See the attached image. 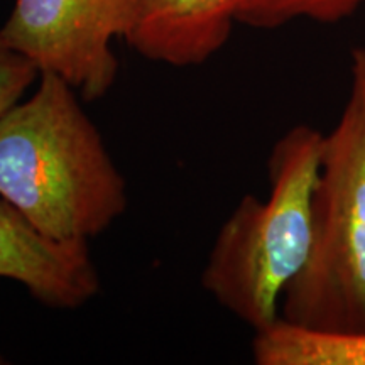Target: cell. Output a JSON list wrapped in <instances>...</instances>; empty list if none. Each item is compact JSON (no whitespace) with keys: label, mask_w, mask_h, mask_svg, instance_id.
<instances>
[{"label":"cell","mask_w":365,"mask_h":365,"mask_svg":"<svg viewBox=\"0 0 365 365\" xmlns=\"http://www.w3.org/2000/svg\"><path fill=\"white\" fill-rule=\"evenodd\" d=\"M0 277L19 282L48 308L76 309L97 296L98 271L88 244L44 237L0 198Z\"/></svg>","instance_id":"cell-5"},{"label":"cell","mask_w":365,"mask_h":365,"mask_svg":"<svg viewBox=\"0 0 365 365\" xmlns=\"http://www.w3.org/2000/svg\"><path fill=\"white\" fill-rule=\"evenodd\" d=\"M239 0H135L124 41L140 56L170 66L203 65L230 39Z\"/></svg>","instance_id":"cell-6"},{"label":"cell","mask_w":365,"mask_h":365,"mask_svg":"<svg viewBox=\"0 0 365 365\" xmlns=\"http://www.w3.org/2000/svg\"><path fill=\"white\" fill-rule=\"evenodd\" d=\"M362 6L365 0H239L237 22L257 29H276L298 19L335 24Z\"/></svg>","instance_id":"cell-8"},{"label":"cell","mask_w":365,"mask_h":365,"mask_svg":"<svg viewBox=\"0 0 365 365\" xmlns=\"http://www.w3.org/2000/svg\"><path fill=\"white\" fill-rule=\"evenodd\" d=\"M81 100L41 73L34 93L0 117V198L63 244H88L127 208L124 176Z\"/></svg>","instance_id":"cell-1"},{"label":"cell","mask_w":365,"mask_h":365,"mask_svg":"<svg viewBox=\"0 0 365 365\" xmlns=\"http://www.w3.org/2000/svg\"><path fill=\"white\" fill-rule=\"evenodd\" d=\"M135 0H16L4 38L41 73H53L97 102L112 90L118 61L112 46L124 39Z\"/></svg>","instance_id":"cell-4"},{"label":"cell","mask_w":365,"mask_h":365,"mask_svg":"<svg viewBox=\"0 0 365 365\" xmlns=\"http://www.w3.org/2000/svg\"><path fill=\"white\" fill-rule=\"evenodd\" d=\"M257 365H365V333L304 328L279 318L252 340Z\"/></svg>","instance_id":"cell-7"},{"label":"cell","mask_w":365,"mask_h":365,"mask_svg":"<svg viewBox=\"0 0 365 365\" xmlns=\"http://www.w3.org/2000/svg\"><path fill=\"white\" fill-rule=\"evenodd\" d=\"M325 134L291 127L274 144L267 200L245 195L223 222L202 272L213 299L254 331L281 318L287 286L313 244V193Z\"/></svg>","instance_id":"cell-2"},{"label":"cell","mask_w":365,"mask_h":365,"mask_svg":"<svg viewBox=\"0 0 365 365\" xmlns=\"http://www.w3.org/2000/svg\"><path fill=\"white\" fill-rule=\"evenodd\" d=\"M38 78V68L17 51L0 31V117L24 98L26 91Z\"/></svg>","instance_id":"cell-9"},{"label":"cell","mask_w":365,"mask_h":365,"mask_svg":"<svg viewBox=\"0 0 365 365\" xmlns=\"http://www.w3.org/2000/svg\"><path fill=\"white\" fill-rule=\"evenodd\" d=\"M281 318L333 333H365V48H355L349 97L325 134L313 193V244L287 286Z\"/></svg>","instance_id":"cell-3"}]
</instances>
